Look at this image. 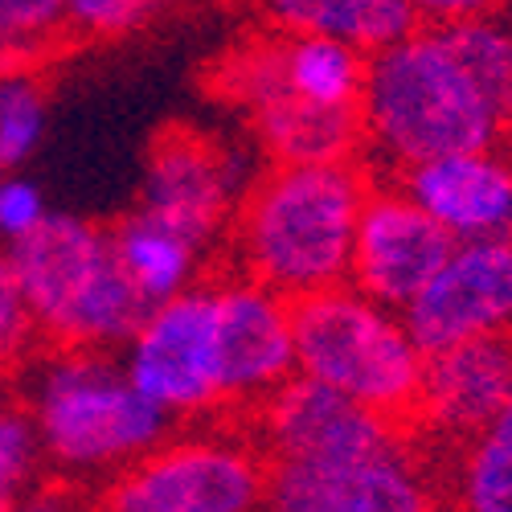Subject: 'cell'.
<instances>
[{
    "label": "cell",
    "instance_id": "6da1fadb",
    "mask_svg": "<svg viewBox=\"0 0 512 512\" xmlns=\"http://www.w3.org/2000/svg\"><path fill=\"white\" fill-rule=\"evenodd\" d=\"M373 177L361 160L271 164L234 213L238 271L287 300L349 283L353 242Z\"/></svg>",
    "mask_w": 512,
    "mask_h": 512
},
{
    "label": "cell",
    "instance_id": "7a4b0ae2",
    "mask_svg": "<svg viewBox=\"0 0 512 512\" xmlns=\"http://www.w3.org/2000/svg\"><path fill=\"white\" fill-rule=\"evenodd\" d=\"M365 152L386 173L467 148H496L508 115L480 91L443 29L418 25L369 54L361 91Z\"/></svg>",
    "mask_w": 512,
    "mask_h": 512
},
{
    "label": "cell",
    "instance_id": "3957f363",
    "mask_svg": "<svg viewBox=\"0 0 512 512\" xmlns=\"http://www.w3.org/2000/svg\"><path fill=\"white\" fill-rule=\"evenodd\" d=\"M25 414L41 463L70 480L123 472L160 447L173 414L152 406L103 349H54L25 377Z\"/></svg>",
    "mask_w": 512,
    "mask_h": 512
},
{
    "label": "cell",
    "instance_id": "277c9868",
    "mask_svg": "<svg viewBox=\"0 0 512 512\" xmlns=\"http://www.w3.org/2000/svg\"><path fill=\"white\" fill-rule=\"evenodd\" d=\"M9 263L33 332L54 349H123L148 316L111 230L74 213H50L25 242L9 246Z\"/></svg>",
    "mask_w": 512,
    "mask_h": 512
},
{
    "label": "cell",
    "instance_id": "5b68a950",
    "mask_svg": "<svg viewBox=\"0 0 512 512\" xmlns=\"http://www.w3.org/2000/svg\"><path fill=\"white\" fill-rule=\"evenodd\" d=\"M295 332V373L345 394L390 422H410L418 414L426 353L402 312L340 283L304 300H291Z\"/></svg>",
    "mask_w": 512,
    "mask_h": 512
},
{
    "label": "cell",
    "instance_id": "8992f818",
    "mask_svg": "<svg viewBox=\"0 0 512 512\" xmlns=\"http://www.w3.org/2000/svg\"><path fill=\"white\" fill-rule=\"evenodd\" d=\"M271 459L230 435L164 439L111 480L103 512H263Z\"/></svg>",
    "mask_w": 512,
    "mask_h": 512
},
{
    "label": "cell",
    "instance_id": "52a82bcc",
    "mask_svg": "<svg viewBox=\"0 0 512 512\" xmlns=\"http://www.w3.org/2000/svg\"><path fill=\"white\" fill-rule=\"evenodd\" d=\"M123 373L132 386L173 418H193L222 406V357L213 291L189 287L177 300L148 308L136 336L123 345Z\"/></svg>",
    "mask_w": 512,
    "mask_h": 512
},
{
    "label": "cell",
    "instance_id": "ba28073f",
    "mask_svg": "<svg viewBox=\"0 0 512 512\" xmlns=\"http://www.w3.org/2000/svg\"><path fill=\"white\" fill-rule=\"evenodd\" d=\"M263 512H435V488L398 435L361 455L271 459Z\"/></svg>",
    "mask_w": 512,
    "mask_h": 512
},
{
    "label": "cell",
    "instance_id": "9c48e42d",
    "mask_svg": "<svg viewBox=\"0 0 512 512\" xmlns=\"http://www.w3.org/2000/svg\"><path fill=\"white\" fill-rule=\"evenodd\" d=\"M402 320L426 357L463 340L512 336V234L455 242Z\"/></svg>",
    "mask_w": 512,
    "mask_h": 512
},
{
    "label": "cell",
    "instance_id": "30bf717a",
    "mask_svg": "<svg viewBox=\"0 0 512 512\" xmlns=\"http://www.w3.org/2000/svg\"><path fill=\"white\" fill-rule=\"evenodd\" d=\"M250 181L254 177H246L230 144L193 132V127H168L148 152L140 209L160 213L213 246L234 222Z\"/></svg>",
    "mask_w": 512,
    "mask_h": 512
},
{
    "label": "cell",
    "instance_id": "8fae6325",
    "mask_svg": "<svg viewBox=\"0 0 512 512\" xmlns=\"http://www.w3.org/2000/svg\"><path fill=\"white\" fill-rule=\"evenodd\" d=\"M218 312L222 406L259 410L287 377H295L291 300L250 275L209 283Z\"/></svg>",
    "mask_w": 512,
    "mask_h": 512
},
{
    "label": "cell",
    "instance_id": "7c38bea8",
    "mask_svg": "<svg viewBox=\"0 0 512 512\" xmlns=\"http://www.w3.org/2000/svg\"><path fill=\"white\" fill-rule=\"evenodd\" d=\"M455 238L390 181L373 185L353 242L349 283L369 300L402 312L447 263Z\"/></svg>",
    "mask_w": 512,
    "mask_h": 512
},
{
    "label": "cell",
    "instance_id": "4fadbf2b",
    "mask_svg": "<svg viewBox=\"0 0 512 512\" xmlns=\"http://www.w3.org/2000/svg\"><path fill=\"white\" fill-rule=\"evenodd\" d=\"M394 185L455 242L512 234V156L500 144L418 160Z\"/></svg>",
    "mask_w": 512,
    "mask_h": 512
},
{
    "label": "cell",
    "instance_id": "5bb4252c",
    "mask_svg": "<svg viewBox=\"0 0 512 512\" xmlns=\"http://www.w3.org/2000/svg\"><path fill=\"white\" fill-rule=\"evenodd\" d=\"M259 418L267 459H336L398 439V422L300 373L259 406Z\"/></svg>",
    "mask_w": 512,
    "mask_h": 512
},
{
    "label": "cell",
    "instance_id": "9a60e30c",
    "mask_svg": "<svg viewBox=\"0 0 512 512\" xmlns=\"http://www.w3.org/2000/svg\"><path fill=\"white\" fill-rule=\"evenodd\" d=\"M512 398V336L463 340L426 357L418 414L451 439H476Z\"/></svg>",
    "mask_w": 512,
    "mask_h": 512
},
{
    "label": "cell",
    "instance_id": "2e32d148",
    "mask_svg": "<svg viewBox=\"0 0 512 512\" xmlns=\"http://www.w3.org/2000/svg\"><path fill=\"white\" fill-rule=\"evenodd\" d=\"M115 254L127 271V279L136 283V291L144 295V304L156 308L164 300H177L189 287H197L205 254L213 246H205L197 234L181 230L177 222L160 218L152 209H136L111 230Z\"/></svg>",
    "mask_w": 512,
    "mask_h": 512
},
{
    "label": "cell",
    "instance_id": "e0dca14e",
    "mask_svg": "<svg viewBox=\"0 0 512 512\" xmlns=\"http://www.w3.org/2000/svg\"><path fill=\"white\" fill-rule=\"evenodd\" d=\"M275 33L332 37L361 54H377L418 29L406 0H254Z\"/></svg>",
    "mask_w": 512,
    "mask_h": 512
},
{
    "label": "cell",
    "instance_id": "ac0fdd59",
    "mask_svg": "<svg viewBox=\"0 0 512 512\" xmlns=\"http://www.w3.org/2000/svg\"><path fill=\"white\" fill-rule=\"evenodd\" d=\"M275 37H279V78L287 95L328 111H361L369 54L332 37H291V33H275Z\"/></svg>",
    "mask_w": 512,
    "mask_h": 512
},
{
    "label": "cell",
    "instance_id": "d6986e66",
    "mask_svg": "<svg viewBox=\"0 0 512 512\" xmlns=\"http://www.w3.org/2000/svg\"><path fill=\"white\" fill-rule=\"evenodd\" d=\"M50 123V95L33 66L0 70V173L17 168L41 148Z\"/></svg>",
    "mask_w": 512,
    "mask_h": 512
},
{
    "label": "cell",
    "instance_id": "ffe728a7",
    "mask_svg": "<svg viewBox=\"0 0 512 512\" xmlns=\"http://www.w3.org/2000/svg\"><path fill=\"white\" fill-rule=\"evenodd\" d=\"M459 512H512V414L467 439L459 459Z\"/></svg>",
    "mask_w": 512,
    "mask_h": 512
},
{
    "label": "cell",
    "instance_id": "44dd1931",
    "mask_svg": "<svg viewBox=\"0 0 512 512\" xmlns=\"http://www.w3.org/2000/svg\"><path fill=\"white\" fill-rule=\"evenodd\" d=\"M443 33L451 37L467 74L480 82V91L512 119V25L492 13L463 25H447Z\"/></svg>",
    "mask_w": 512,
    "mask_h": 512
},
{
    "label": "cell",
    "instance_id": "7402d4cb",
    "mask_svg": "<svg viewBox=\"0 0 512 512\" xmlns=\"http://www.w3.org/2000/svg\"><path fill=\"white\" fill-rule=\"evenodd\" d=\"M160 0H66V33L87 41H115L144 29Z\"/></svg>",
    "mask_w": 512,
    "mask_h": 512
},
{
    "label": "cell",
    "instance_id": "603a6c76",
    "mask_svg": "<svg viewBox=\"0 0 512 512\" xmlns=\"http://www.w3.org/2000/svg\"><path fill=\"white\" fill-rule=\"evenodd\" d=\"M41 467V447L25 406L0 398V500H13Z\"/></svg>",
    "mask_w": 512,
    "mask_h": 512
},
{
    "label": "cell",
    "instance_id": "cb8c5ba5",
    "mask_svg": "<svg viewBox=\"0 0 512 512\" xmlns=\"http://www.w3.org/2000/svg\"><path fill=\"white\" fill-rule=\"evenodd\" d=\"M46 218H50V205L37 181L21 173H0V250L25 242Z\"/></svg>",
    "mask_w": 512,
    "mask_h": 512
},
{
    "label": "cell",
    "instance_id": "d4e9b609",
    "mask_svg": "<svg viewBox=\"0 0 512 512\" xmlns=\"http://www.w3.org/2000/svg\"><path fill=\"white\" fill-rule=\"evenodd\" d=\"M0 25L46 54L58 37H66V0H0Z\"/></svg>",
    "mask_w": 512,
    "mask_h": 512
},
{
    "label": "cell",
    "instance_id": "484cf974",
    "mask_svg": "<svg viewBox=\"0 0 512 512\" xmlns=\"http://www.w3.org/2000/svg\"><path fill=\"white\" fill-rule=\"evenodd\" d=\"M29 340H33V324H29L21 287L9 263V250H0V365L21 357Z\"/></svg>",
    "mask_w": 512,
    "mask_h": 512
},
{
    "label": "cell",
    "instance_id": "4316f807",
    "mask_svg": "<svg viewBox=\"0 0 512 512\" xmlns=\"http://www.w3.org/2000/svg\"><path fill=\"white\" fill-rule=\"evenodd\" d=\"M418 25L426 29H447V25H463L476 17H492L500 9V0H406Z\"/></svg>",
    "mask_w": 512,
    "mask_h": 512
},
{
    "label": "cell",
    "instance_id": "83f0119b",
    "mask_svg": "<svg viewBox=\"0 0 512 512\" xmlns=\"http://www.w3.org/2000/svg\"><path fill=\"white\" fill-rule=\"evenodd\" d=\"M9 512H87V500L74 484H41V488H21L9 500Z\"/></svg>",
    "mask_w": 512,
    "mask_h": 512
},
{
    "label": "cell",
    "instance_id": "f1b7e54d",
    "mask_svg": "<svg viewBox=\"0 0 512 512\" xmlns=\"http://www.w3.org/2000/svg\"><path fill=\"white\" fill-rule=\"evenodd\" d=\"M41 54L29 46V41H21L13 29L0 25V70H13V66H33Z\"/></svg>",
    "mask_w": 512,
    "mask_h": 512
},
{
    "label": "cell",
    "instance_id": "f546056e",
    "mask_svg": "<svg viewBox=\"0 0 512 512\" xmlns=\"http://www.w3.org/2000/svg\"><path fill=\"white\" fill-rule=\"evenodd\" d=\"M0 512H9V500H0Z\"/></svg>",
    "mask_w": 512,
    "mask_h": 512
},
{
    "label": "cell",
    "instance_id": "4dcf8cb0",
    "mask_svg": "<svg viewBox=\"0 0 512 512\" xmlns=\"http://www.w3.org/2000/svg\"><path fill=\"white\" fill-rule=\"evenodd\" d=\"M504 414H512V398H508V406H504Z\"/></svg>",
    "mask_w": 512,
    "mask_h": 512
},
{
    "label": "cell",
    "instance_id": "1f68e13d",
    "mask_svg": "<svg viewBox=\"0 0 512 512\" xmlns=\"http://www.w3.org/2000/svg\"><path fill=\"white\" fill-rule=\"evenodd\" d=\"M508 132H512V119H508Z\"/></svg>",
    "mask_w": 512,
    "mask_h": 512
}]
</instances>
